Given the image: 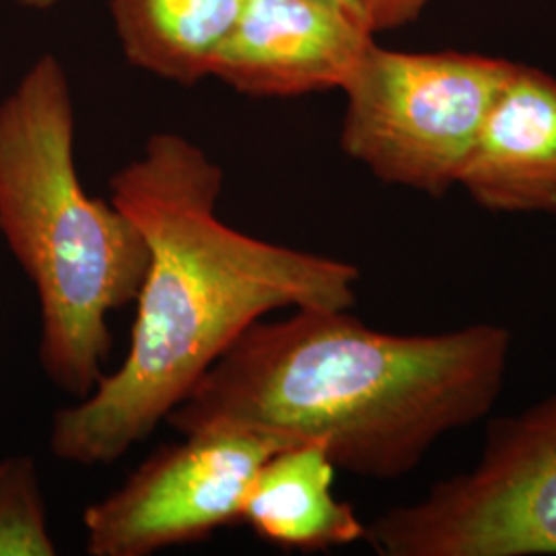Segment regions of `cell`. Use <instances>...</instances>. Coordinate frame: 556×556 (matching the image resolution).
<instances>
[{
  "label": "cell",
  "instance_id": "obj_9",
  "mask_svg": "<svg viewBox=\"0 0 556 556\" xmlns=\"http://www.w3.org/2000/svg\"><path fill=\"white\" fill-rule=\"evenodd\" d=\"M334 472L319 441L278 447L252 480L241 521L280 551L324 553L365 540L355 507L332 493Z\"/></svg>",
  "mask_w": 556,
  "mask_h": 556
},
{
  "label": "cell",
  "instance_id": "obj_7",
  "mask_svg": "<svg viewBox=\"0 0 556 556\" xmlns=\"http://www.w3.org/2000/svg\"><path fill=\"white\" fill-rule=\"evenodd\" d=\"M374 43L337 0H245L211 77L258 100L342 91Z\"/></svg>",
  "mask_w": 556,
  "mask_h": 556
},
{
  "label": "cell",
  "instance_id": "obj_13",
  "mask_svg": "<svg viewBox=\"0 0 556 556\" xmlns=\"http://www.w3.org/2000/svg\"><path fill=\"white\" fill-rule=\"evenodd\" d=\"M23 7H29V9H38V11H46L50 7H54L59 0H20Z\"/></svg>",
  "mask_w": 556,
  "mask_h": 556
},
{
  "label": "cell",
  "instance_id": "obj_11",
  "mask_svg": "<svg viewBox=\"0 0 556 556\" xmlns=\"http://www.w3.org/2000/svg\"><path fill=\"white\" fill-rule=\"evenodd\" d=\"M48 505L31 456L0 459V556H54Z\"/></svg>",
  "mask_w": 556,
  "mask_h": 556
},
{
  "label": "cell",
  "instance_id": "obj_10",
  "mask_svg": "<svg viewBox=\"0 0 556 556\" xmlns=\"http://www.w3.org/2000/svg\"><path fill=\"white\" fill-rule=\"evenodd\" d=\"M245 0H110L122 54L140 71L194 87L211 77Z\"/></svg>",
  "mask_w": 556,
  "mask_h": 556
},
{
  "label": "cell",
  "instance_id": "obj_8",
  "mask_svg": "<svg viewBox=\"0 0 556 556\" xmlns=\"http://www.w3.org/2000/svg\"><path fill=\"white\" fill-rule=\"evenodd\" d=\"M493 213H556V79L516 64L459 174Z\"/></svg>",
  "mask_w": 556,
  "mask_h": 556
},
{
  "label": "cell",
  "instance_id": "obj_3",
  "mask_svg": "<svg viewBox=\"0 0 556 556\" xmlns=\"http://www.w3.org/2000/svg\"><path fill=\"white\" fill-rule=\"evenodd\" d=\"M0 236L38 295L41 371L75 402L89 396L114 349L108 318L139 298L151 250L112 200L85 190L73 93L52 54L0 101Z\"/></svg>",
  "mask_w": 556,
  "mask_h": 556
},
{
  "label": "cell",
  "instance_id": "obj_1",
  "mask_svg": "<svg viewBox=\"0 0 556 556\" xmlns=\"http://www.w3.org/2000/svg\"><path fill=\"white\" fill-rule=\"evenodd\" d=\"M225 172L197 142L157 132L110 179L151 262L130 349L98 388L52 417L50 450L80 468L110 466L165 422L254 321L278 309H351V262L252 238L217 217Z\"/></svg>",
  "mask_w": 556,
  "mask_h": 556
},
{
  "label": "cell",
  "instance_id": "obj_6",
  "mask_svg": "<svg viewBox=\"0 0 556 556\" xmlns=\"http://www.w3.org/2000/svg\"><path fill=\"white\" fill-rule=\"evenodd\" d=\"M289 445L243 431H202L165 443L83 514L91 556H149L197 544L241 521L264 459Z\"/></svg>",
  "mask_w": 556,
  "mask_h": 556
},
{
  "label": "cell",
  "instance_id": "obj_5",
  "mask_svg": "<svg viewBox=\"0 0 556 556\" xmlns=\"http://www.w3.org/2000/svg\"><path fill=\"white\" fill-rule=\"evenodd\" d=\"M381 556L556 555V394L493 420L477 466L371 526Z\"/></svg>",
  "mask_w": 556,
  "mask_h": 556
},
{
  "label": "cell",
  "instance_id": "obj_4",
  "mask_svg": "<svg viewBox=\"0 0 556 556\" xmlns=\"http://www.w3.org/2000/svg\"><path fill=\"white\" fill-rule=\"evenodd\" d=\"M516 62L374 43L342 87L340 149L379 181L433 199L457 186Z\"/></svg>",
  "mask_w": 556,
  "mask_h": 556
},
{
  "label": "cell",
  "instance_id": "obj_12",
  "mask_svg": "<svg viewBox=\"0 0 556 556\" xmlns=\"http://www.w3.org/2000/svg\"><path fill=\"white\" fill-rule=\"evenodd\" d=\"M374 36L417 21L433 0H337Z\"/></svg>",
  "mask_w": 556,
  "mask_h": 556
},
{
  "label": "cell",
  "instance_id": "obj_2",
  "mask_svg": "<svg viewBox=\"0 0 556 556\" xmlns=\"http://www.w3.org/2000/svg\"><path fill=\"white\" fill-rule=\"evenodd\" d=\"M509 355L511 332L497 324L392 334L349 309L303 307L254 321L165 422L179 435L319 441L337 470L394 480L491 413Z\"/></svg>",
  "mask_w": 556,
  "mask_h": 556
}]
</instances>
